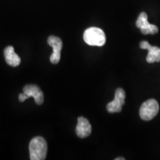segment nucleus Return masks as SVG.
<instances>
[{
    "label": "nucleus",
    "mask_w": 160,
    "mask_h": 160,
    "mask_svg": "<svg viewBox=\"0 0 160 160\" xmlns=\"http://www.w3.org/2000/svg\"><path fill=\"white\" fill-rule=\"evenodd\" d=\"M48 145L45 139L41 137H34L29 144L30 159L31 160H44L47 156Z\"/></svg>",
    "instance_id": "obj_1"
},
{
    "label": "nucleus",
    "mask_w": 160,
    "mask_h": 160,
    "mask_svg": "<svg viewBox=\"0 0 160 160\" xmlns=\"http://www.w3.org/2000/svg\"><path fill=\"white\" fill-rule=\"evenodd\" d=\"M85 43L91 46H103L105 44L106 37L105 33L99 28L91 27L85 31L83 35Z\"/></svg>",
    "instance_id": "obj_2"
},
{
    "label": "nucleus",
    "mask_w": 160,
    "mask_h": 160,
    "mask_svg": "<svg viewBox=\"0 0 160 160\" xmlns=\"http://www.w3.org/2000/svg\"><path fill=\"white\" fill-rule=\"evenodd\" d=\"M159 110V106L157 100L153 99H148L140 107L139 116L142 119L149 121L157 115Z\"/></svg>",
    "instance_id": "obj_3"
},
{
    "label": "nucleus",
    "mask_w": 160,
    "mask_h": 160,
    "mask_svg": "<svg viewBox=\"0 0 160 160\" xmlns=\"http://www.w3.org/2000/svg\"><path fill=\"white\" fill-rule=\"evenodd\" d=\"M136 25L140 29L142 34H156L159 31L157 26L150 24L148 21V15L145 12H142L137 20Z\"/></svg>",
    "instance_id": "obj_4"
},
{
    "label": "nucleus",
    "mask_w": 160,
    "mask_h": 160,
    "mask_svg": "<svg viewBox=\"0 0 160 160\" xmlns=\"http://www.w3.org/2000/svg\"><path fill=\"white\" fill-rule=\"evenodd\" d=\"M125 92L122 88H118L115 92L114 99L108 104L107 110L109 113H119L122 111V106L125 104Z\"/></svg>",
    "instance_id": "obj_5"
},
{
    "label": "nucleus",
    "mask_w": 160,
    "mask_h": 160,
    "mask_svg": "<svg viewBox=\"0 0 160 160\" xmlns=\"http://www.w3.org/2000/svg\"><path fill=\"white\" fill-rule=\"evenodd\" d=\"M48 44L53 48V53L50 57V61L53 64H57L61 58V51L62 48V42L60 38L54 36H51L48 39Z\"/></svg>",
    "instance_id": "obj_6"
},
{
    "label": "nucleus",
    "mask_w": 160,
    "mask_h": 160,
    "mask_svg": "<svg viewBox=\"0 0 160 160\" xmlns=\"http://www.w3.org/2000/svg\"><path fill=\"white\" fill-rule=\"evenodd\" d=\"M140 48L146 49L148 51L146 61L148 63H153L155 62H160V48L157 46H152L149 44L148 42L142 41L139 44Z\"/></svg>",
    "instance_id": "obj_7"
},
{
    "label": "nucleus",
    "mask_w": 160,
    "mask_h": 160,
    "mask_svg": "<svg viewBox=\"0 0 160 160\" xmlns=\"http://www.w3.org/2000/svg\"><path fill=\"white\" fill-rule=\"evenodd\" d=\"M91 125L88 120L82 117L78 118L77 125L76 128V133L78 137L81 139L88 137L91 133Z\"/></svg>",
    "instance_id": "obj_8"
},
{
    "label": "nucleus",
    "mask_w": 160,
    "mask_h": 160,
    "mask_svg": "<svg viewBox=\"0 0 160 160\" xmlns=\"http://www.w3.org/2000/svg\"><path fill=\"white\" fill-rule=\"evenodd\" d=\"M23 93L28 97H33L37 105H42L44 102V95L41 89L35 85H25L23 88Z\"/></svg>",
    "instance_id": "obj_9"
},
{
    "label": "nucleus",
    "mask_w": 160,
    "mask_h": 160,
    "mask_svg": "<svg viewBox=\"0 0 160 160\" xmlns=\"http://www.w3.org/2000/svg\"><path fill=\"white\" fill-rule=\"evenodd\" d=\"M4 56L6 62L11 67H17L21 63V59L14 51L12 46H8L4 51Z\"/></svg>",
    "instance_id": "obj_10"
},
{
    "label": "nucleus",
    "mask_w": 160,
    "mask_h": 160,
    "mask_svg": "<svg viewBox=\"0 0 160 160\" xmlns=\"http://www.w3.org/2000/svg\"><path fill=\"white\" fill-rule=\"evenodd\" d=\"M27 99H28V97L27 96H26V94H25L24 93H20V94L19 95V101L21 102H25Z\"/></svg>",
    "instance_id": "obj_11"
},
{
    "label": "nucleus",
    "mask_w": 160,
    "mask_h": 160,
    "mask_svg": "<svg viewBox=\"0 0 160 160\" xmlns=\"http://www.w3.org/2000/svg\"><path fill=\"white\" fill-rule=\"evenodd\" d=\"M116 160H125V158L123 157H119V158H116Z\"/></svg>",
    "instance_id": "obj_12"
}]
</instances>
